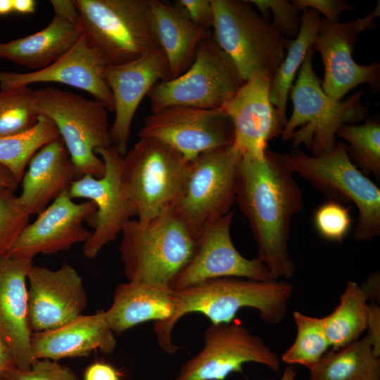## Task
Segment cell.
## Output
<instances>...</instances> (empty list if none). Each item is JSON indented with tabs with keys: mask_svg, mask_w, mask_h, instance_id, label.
I'll return each mask as SVG.
<instances>
[{
	"mask_svg": "<svg viewBox=\"0 0 380 380\" xmlns=\"http://www.w3.org/2000/svg\"><path fill=\"white\" fill-rule=\"evenodd\" d=\"M286 153L267 148L262 156H242L236 202L247 218L258 256L272 279H290L295 265L289 252L293 218L303 207V196Z\"/></svg>",
	"mask_w": 380,
	"mask_h": 380,
	"instance_id": "1",
	"label": "cell"
},
{
	"mask_svg": "<svg viewBox=\"0 0 380 380\" xmlns=\"http://www.w3.org/2000/svg\"><path fill=\"white\" fill-rule=\"evenodd\" d=\"M293 287L286 280L260 281L238 277L207 279L187 287L173 290L175 312L163 323L155 322L153 331L159 346L167 354L179 348L172 341V331L178 320L197 312L210 324L229 323L243 308L256 310L262 320L281 323L286 314Z\"/></svg>",
	"mask_w": 380,
	"mask_h": 380,
	"instance_id": "2",
	"label": "cell"
},
{
	"mask_svg": "<svg viewBox=\"0 0 380 380\" xmlns=\"http://www.w3.org/2000/svg\"><path fill=\"white\" fill-rule=\"evenodd\" d=\"M119 250L127 281L168 286L190 260L195 239L172 208L148 222L128 221Z\"/></svg>",
	"mask_w": 380,
	"mask_h": 380,
	"instance_id": "3",
	"label": "cell"
},
{
	"mask_svg": "<svg viewBox=\"0 0 380 380\" xmlns=\"http://www.w3.org/2000/svg\"><path fill=\"white\" fill-rule=\"evenodd\" d=\"M314 52L312 46L290 90L293 108L281 137L284 141L291 139L295 148L305 145L312 156H317L334 147L336 132L341 125L361 121L367 109L361 102L362 91L338 101L324 92L312 68Z\"/></svg>",
	"mask_w": 380,
	"mask_h": 380,
	"instance_id": "4",
	"label": "cell"
},
{
	"mask_svg": "<svg viewBox=\"0 0 380 380\" xmlns=\"http://www.w3.org/2000/svg\"><path fill=\"white\" fill-rule=\"evenodd\" d=\"M83 34L107 66L161 49L151 15V0H74Z\"/></svg>",
	"mask_w": 380,
	"mask_h": 380,
	"instance_id": "5",
	"label": "cell"
},
{
	"mask_svg": "<svg viewBox=\"0 0 380 380\" xmlns=\"http://www.w3.org/2000/svg\"><path fill=\"white\" fill-rule=\"evenodd\" d=\"M213 36L246 82L257 73L273 78L284 56L289 39L260 15L247 0H210Z\"/></svg>",
	"mask_w": 380,
	"mask_h": 380,
	"instance_id": "6",
	"label": "cell"
},
{
	"mask_svg": "<svg viewBox=\"0 0 380 380\" xmlns=\"http://www.w3.org/2000/svg\"><path fill=\"white\" fill-rule=\"evenodd\" d=\"M286 156L294 172L331 201L355 204L359 215L355 240L365 241L379 236L380 190L352 163L346 144L339 141L321 156L293 150Z\"/></svg>",
	"mask_w": 380,
	"mask_h": 380,
	"instance_id": "7",
	"label": "cell"
},
{
	"mask_svg": "<svg viewBox=\"0 0 380 380\" xmlns=\"http://www.w3.org/2000/svg\"><path fill=\"white\" fill-rule=\"evenodd\" d=\"M241 157L232 145L205 151L189 162L171 208L194 239L204 226L231 212Z\"/></svg>",
	"mask_w": 380,
	"mask_h": 380,
	"instance_id": "8",
	"label": "cell"
},
{
	"mask_svg": "<svg viewBox=\"0 0 380 380\" xmlns=\"http://www.w3.org/2000/svg\"><path fill=\"white\" fill-rule=\"evenodd\" d=\"M39 114L56 125L73 163L76 179L101 177L105 165L95 150L113 145L108 110L99 101L55 87L35 90Z\"/></svg>",
	"mask_w": 380,
	"mask_h": 380,
	"instance_id": "9",
	"label": "cell"
},
{
	"mask_svg": "<svg viewBox=\"0 0 380 380\" xmlns=\"http://www.w3.org/2000/svg\"><path fill=\"white\" fill-rule=\"evenodd\" d=\"M187 160L168 144L140 137L122 159V180L137 220L148 222L171 208L184 181Z\"/></svg>",
	"mask_w": 380,
	"mask_h": 380,
	"instance_id": "10",
	"label": "cell"
},
{
	"mask_svg": "<svg viewBox=\"0 0 380 380\" xmlns=\"http://www.w3.org/2000/svg\"><path fill=\"white\" fill-rule=\"evenodd\" d=\"M229 56L213 33L198 46L195 59L183 74L157 82L148 91L151 113L171 106L222 108L243 84Z\"/></svg>",
	"mask_w": 380,
	"mask_h": 380,
	"instance_id": "11",
	"label": "cell"
},
{
	"mask_svg": "<svg viewBox=\"0 0 380 380\" xmlns=\"http://www.w3.org/2000/svg\"><path fill=\"white\" fill-rule=\"evenodd\" d=\"M95 153L104 163L103 176L86 175L75 179L68 189L72 199L91 201L96 206L94 215L87 221L93 232L82 246L83 255L89 259L116 240L125 224L136 216L122 180L123 155L113 145L98 148Z\"/></svg>",
	"mask_w": 380,
	"mask_h": 380,
	"instance_id": "12",
	"label": "cell"
},
{
	"mask_svg": "<svg viewBox=\"0 0 380 380\" xmlns=\"http://www.w3.org/2000/svg\"><path fill=\"white\" fill-rule=\"evenodd\" d=\"M247 362L280 370L278 355L240 322L210 324L202 350L181 367L175 380H225L234 372L242 373Z\"/></svg>",
	"mask_w": 380,
	"mask_h": 380,
	"instance_id": "13",
	"label": "cell"
},
{
	"mask_svg": "<svg viewBox=\"0 0 380 380\" xmlns=\"http://www.w3.org/2000/svg\"><path fill=\"white\" fill-rule=\"evenodd\" d=\"M380 15L379 1L367 15L344 23H330L321 18L312 44L320 53L324 67L321 83L324 92L334 101H341L351 89L367 84L372 92L380 89V64L357 63L353 53L360 33L376 27L374 19Z\"/></svg>",
	"mask_w": 380,
	"mask_h": 380,
	"instance_id": "14",
	"label": "cell"
},
{
	"mask_svg": "<svg viewBox=\"0 0 380 380\" xmlns=\"http://www.w3.org/2000/svg\"><path fill=\"white\" fill-rule=\"evenodd\" d=\"M138 137L160 140L191 161L201 153L234 142L232 122L222 108L171 106L144 120Z\"/></svg>",
	"mask_w": 380,
	"mask_h": 380,
	"instance_id": "15",
	"label": "cell"
},
{
	"mask_svg": "<svg viewBox=\"0 0 380 380\" xmlns=\"http://www.w3.org/2000/svg\"><path fill=\"white\" fill-rule=\"evenodd\" d=\"M233 215L231 211L202 228L195 238L190 260L170 284L172 290L224 277L272 279L260 260L257 258L248 259L235 248L230 233Z\"/></svg>",
	"mask_w": 380,
	"mask_h": 380,
	"instance_id": "16",
	"label": "cell"
},
{
	"mask_svg": "<svg viewBox=\"0 0 380 380\" xmlns=\"http://www.w3.org/2000/svg\"><path fill=\"white\" fill-rule=\"evenodd\" d=\"M95 212L92 201L76 203L65 190L25 226L7 255L33 260L38 254H55L84 243L91 232L83 222Z\"/></svg>",
	"mask_w": 380,
	"mask_h": 380,
	"instance_id": "17",
	"label": "cell"
},
{
	"mask_svg": "<svg viewBox=\"0 0 380 380\" xmlns=\"http://www.w3.org/2000/svg\"><path fill=\"white\" fill-rule=\"evenodd\" d=\"M29 323L32 334L60 327L82 315L88 298L72 265L56 270L32 265L27 274Z\"/></svg>",
	"mask_w": 380,
	"mask_h": 380,
	"instance_id": "18",
	"label": "cell"
},
{
	"mask_svg": "<svg viewBox=\"0 0 380 380\" xmlns=\"http://www.w3.org/2000/svg\"><path fill=\"white\" fill-rule=\"evenodd\" d=\"M271 77L254 75L220 108L230 118L234 146L242 156H262L271 139L281 135L284 124L270 99Z\"/></svg>",
	"mask_w": 380,
	"mask_h": 380,
	"instance_id": "19",
	"label": "cell"
},
{
	"mask_svg": "<svg viewBox=\"0 0 380 380\" xmlns=\"http://www.w3.org/2000/svg\"><path fill=\"white\" fill-rule=\"evenodd\" d=\"M105 77L110 89L115 118L110 127L112 144L122 155L127 152L130 129L141 100L158 82L171 79L167 57L162 49L134 61L107 66Z\"/></svg>",
	"mask_w": 380,
	"mask_h": 380,
	"instance_id": "20",
	"label": "cell"
},
{
	"mask_svg": "<svg viewBox=\"0 0 380 380\" xmlns=\"http://www.w3.org/2000/svg\"><path fill=\"white\" fill-rule=\"evenodd\" d=\"M107 65L85 36L50 65L25 73L0 71V89L6 90L37 82H58L91 94L108 111L114 103L105 77Z\"/></svg>",
	"mask_w": 380,
	"mask_h": 380,
	"instance_id": "21",
	"label": "cell"
},
{
	"mask_svg": "<svg viewBox=\"0 0 380 380\" xmlns=\"http://www.w3.org/2000/svg\"><path fill=\"white\" fill-rule=\"evenodd\" d=\"M31 259L0 258V336L9 347L15 368L26 370L36 361L32 355L27 274Z\"/></svg>",
	"mask_w": 380,
	"mask_h": 380,
	"instance_id": "22",
	"label": "cell"
},
{
	"mask_svg": "<svg viewBox=\"0 0 380 380\" xmlns=\"http://www.w3.org/2000/svg\"><path fill=\"white\" fill-rule=\"evenodd\" d=\"M115 334L106 321L105 310L81 315L54 329L32 334L33 358L58 361L63 358L88 356L98 350L104 355L115 349Z\"/></svg>",
	"mask_w": 380,
	"mask_h": 380,
	"instance_id": "23",
	"label": "cell"
},
{
	"mask_svg": "<svg viewBox=\"0 0 380 380\" xmlns=\"http://www.w3.org/2000/svg\"><path fill=\"white\" fill-rule=\"evenodd\" d=\"M27 166L20 183L18 199L30 215L42 212L76 179L73 163L61 137L41 147Z\"/></svg>",
	"mask_w": 380,
	"mask_h": 380,
	"instance_id": "24",
	"label": "cell"
},
{
	"mask_svg": "<svg viewBox=\"0 0 380 380\" xmlns=\"http://www.w3.org/2000/svg\"><path fill=\"white\" fill-rule=\"evenodd\" d=\"M175 312L173 290L168 286L127 281L118 284L112 305L105 310L108 324L115 334L144 322L169 321Z\"/></svg>",
	"mask_w": 380,
	"mask_h": 380,
	"instance_id": "25",
	"label": "cell"
},
{
	"mask_svg": "<svg viewBox=\"0 0 380 380\" xmlns=\"http://www.w3.org/2000/svg\"><path fill=\"white\" fill-rule=\"evenodd\" d=\"M153 26L165 53L171 79L186 72L193 63L200 44L212 34L196 25L177 3L151 0Z\"/></svg>",
	"mask_w": 380,
	"mask_h": 380,
	"instance_id": "26",
	"label": "cell"
},
{
	"mask_svg": "<svg viewBox=\"0 0 380 380\" xmlns=\"http://www.w3.org/2000/svg\"><path fill=\"white\" fill-rule=\"evenodd\" d=\"M83 35L81 24L54 13L42 30L0 43V58L37 70L43 69L68 51Z\"/></svg>",
	"mask_w": 380,
	"mask_h": 380,
	"instance_id": "27",
	"label": "cell"
},
{
	"mask_svg": "<svg viewBox=\"0 0 380 380\" xmlns=\"http://www.w3.org/2000/svg\"><path fill=\"white\" fill-rule=\"evenodd\" d=\"M309 371V380H380V358L366 334L336 350L327 351Z\"/></svg>",
	"mask_w": 380,
	"mask_h": 380,
	"instance_id": "28",
	"label": "cell"
},
{
	"mask_svg": "<svg viewBox=\"0 0 380 380\" xmlns=\"http://www.w3.org/2000/svg\"><path fill=\"white\" fill-rule=\"evenodd\" d=\"M319 14L313 9H307L300 16V27L297 37L289 39L287 53L272 79L270 99L279 115L286 124L288 95L295 75L301 66L308 51L312 46L318 32Z\"/></svg>",
	"mask_w": 380,
	"mask_h": 380,
	"instance_id": "29",
	"label": "cell"
},
{
	"mask_svg": "<svg viewBox=\"0 0 380 380\" xmlns=\"http://www.w3.org/2000/svg\"><path fill=\"white\" fill-rule=\"evenodd\" d=\"M361 286L348 281L336 308L323 317L329 346L336 350L360 338L367 330L369 303Z\"/></svg>",
	"mask_w": 380,
	"mask_h": 380,
	"instance_id": "30",
	"label": "cell"
},
{
	"mask_svg": "<svg viewBox=\"0 0 380 380\" xmlns=\"http://www.w3.org/2000/svg\"><path fill=\"white\" fill-rule=\"evenodd\" d=\"M60 137L54 122L40 114L30 129L15 135L0 137V164L6 167L20 183L33 155L46 144Z\"/></svg>",
	"mask_w": 380,
	"mask_h": 380,
	"instance_id": "31",
	"label": "cell"
},
{
	"mask_svg": "<svg viewBox=\"0 0 380 380\" xmlns=\"http://www.w3.org/2000/svg\"><path fill=\"white\" fill-rule=\"evenodd\" d=\"M336 136L348 143V156L355 166L365 175L372 174L380 179V122L368 119L361 125L345 124L337 130Z\"/></svg>",
	"mask_w": 380,
	"mask_h": 380,
	"instance_id": "32",
	"label": "cell"
},
{
	"mask_svg": "<svg viewBox=\"0 0 380 380\" xmlns=\"http://www.w3.org/2000/svg\"><path fill=\"white\" fill-rule=\"evenodd\" d=\"M293 317L297 329L296 339L282 355L281 360L289 365H300L310 370L330 347L324 319L299 311H295Z\"/></svg>",
	"mask_w": 380,
	"mask_h": 380,
	"instance_id": "33",
	"label": "cell"
},
{
	"mask_svg": "<svg viewBox=\"0 0 380 380\" xmlns=\"http://www.w3.org/2000/svg\"><path fill=\"white\" fill-rule=\"evenodd\" d=\"M39 115L35 90L23 86L0 91V137L30 129Z\"/></svg>",
	"mask_w": 380,
	"mask_h": 380,
	"instance_id": "34",
	"label": "cell"
},
{
	"mask_svg": "<svg viewBox=\"0 0 380 380\" xmlns=\"http://www.w3.org/2000/svg\"><path fill=\"white\" fill-rule=\"evenodd\" d=\"M15 189L0 187V258L6 256L30 215L21 205Z\"/></svg>",
	"mask_w": 380,
	"mask_h": 380,
	"instance_id": "35",
	"label": "cell"
},
{
	"mask_svg": "<svg viewBox=\"0 0 380 380\" xmlns=\"http://www.w3.org/2000/svg\"><path fill=\"white\" fill-rule=\"evenodd\" d=\"M350 206L331 201L320 205L314 215L316 231L324 239L341 243L351 228Z\"/></svg>",
	"mask_w": 380,
	"mask_h": 380,
	"instance_id": "36",
	"label": "cell"
},
{
	"mask_svg": "<svg viewBox=\"0 0 380 380\" xmlns=\"http://www.w3.org/2000/svg\"><path fill=\"white\" fill-rule=\"evenodd\" d=\"M262 17L270 20L271 13L273 17L271 23L274 28L289 39H295L300 30V17L299 11L290 1L287 0H251Z\"/></svg>",
	"mask_w": 380,
	"mask_h": 380,
	"instance_id": "37",
	"label": "cell"
},
{
	"mask_svg": "<svg viewBox=\"0 0 380 380\" xmlns=\"http://www.w3.org/2000/svg\"><path fill=\"white\" fill-rule=\"evenodd\" d=\"M1 378L3 380H78L69 367L46 359L37 360L26 370L15 367L6 372Z\"/></svg>",
	"mask_w": 380,
	"mask_h": 380,
	"instance_id": "38",
	"label": "cell"
},
{
	"mask_svg": "<svg viewBox=\"0 0 380 380\" xmlns=\"http://www.w3.org/2000/svg\"><path fill=\"white\" fill-rule=\"evenodd\" d=\"M291 2L299 11L313 9L333 23H338L342 12L354 9L351 4L342 0H293Z\"/></svg>",
	"mask_w": 380,
	"mask_h": 380,
	"instance_id": "39",
	"label": "cell"
},
{
	"mask_svg": "<svg viewBox=\"0 0 380 380\" xmlns=\"http://www.w3.org/2000/svg\"><path fill=\"white\" fill-rule=\"evenodd\" d=\"M189 19L197 26L211 30L213 24V10L210 0H177Z\"/></svg>",
	"mask_w": 380,
	"mask_h": 380,
	"instance_id": "40",
	"label": "cell"
},
{
	"mask_svg": "<svg viewBox=\"0 0 380 380\" xmlns=\"http://www.w3.org/2000/svg\"><path fill=\"white\" fill-rule=\"evenodd\" d=\"M367 335L368 336L374 355L380 356V308L378 303L369 304V319L367 323Z\"/></svg>",
	"mask_w": 380,
	"mask_h": 380,
	"instance_id": "41",
	"label": "cell"
},
{
	"mask_svg": "<svg viewBox=\"0 0 380 380\" xmlns=\"http://www.w3.org/2000/svg\"><path fill=\"white\" fill-rule=\"evenodd\" d=\"M84 380H120L117 370L108 363L96 362L89 365Z\"/></svg>",
	"mask_w": 380,
	"mask_h": 380,
	"instance_id": "42",
	"label": "cell"
},
{
	"mask_svg": "<svg viewBox=\"0 0 380 380\" xmlns=\"http://www.w3.org/2000/svg\"><path fill=\"white\" fill-rule=\"evenodd\" d=\"M51 4L54 10V13H59L68 19L82 25L80 14L73 1L51 0Z\"/></svg>",
	"mask_w": 380,
	"mask_h": 380,
	"instance_id": "43",
	"label": "cell"
},
{
	"mask_svg": "<svg viewBox=\"0 0 380 380\" xmlns=\"http://www.w3.org/2000/svg\"><path fill=\"white\" fill-rule=\"evenodd\" d=\"M366 295L367 300L376 303L380 297V275L379 272H374L369 274L365 282L360 286Z\"/></svg>",
	"mask_w": 380,
	"mask_h": 380,
	"instance_id": "44",
	"label": "cell"
},
{
	"mask_svg": "<svg viewBox=\"0 0 380 380\" xmlns=\"http://www.w3.org/2000/svg\"><path fill=\"white\" fill-rule=\"evenodd\" d=\"M15 367L13 354L0 336V378L8 371Z\"/></svg>",
	"mask_w": 380,
	"mask_h": 380,
	"instance_id": "45",
	"label": "cell"
},
{
	"mask_svg": "<svg viewBox=\"0 0 380 380\" xmlns=\"http://www.w3.org/2000/svg\"><path fill=\"white\" fill-rule=\"evenodd\" d=\"M18 184L12 172L6 167L0 164V187L16 189Z\"/></svg>",
	"mask_w": 380,
	"mask_h": 380,
	"instance_id": "46",
	"label": "cell"
},
{
	"mask_svg": "<svg viewBox=\"0 0 380 380\" xmlns=\"http://www.w3.org/2000/svg\"><path fill=\"white\" fill-rule=\"evenodd\" d=\"M13 11L22 14L34 13L36 1L34 0H13Z\"/></svg>",
	"mask_w": 380,
	"mask_h": 380,
	"instance_id": "47",
	"label": "cell"
},
{
	"mask_svg": "<svg viewBox=\"0 0 380 380\" xmlns=\"http://www.w3.org/2000/svg\"><path fill=\"white\" fill-rule=\"evenodd\" d=\"M296 375L297 370L292 365H288L284 369L281 377L279 380H294Z\"/></svg>",
	"mask_w": 380,
	"mask_h": 380,
	"instance_id": "48",
	"label": "cell"
},
{
	"mask_svg": "<svg viewBox=\"0 0 380 380\" xmlns=\"http://www.w3.org/2000/svg\"><path fill=\"white\" fill-rule=\"evenodd\" d=\"M13 11V0H0V15H7Z\"/></svg>",
	"mask_w": 380,
	"mask_h": 380,
	"instance_id": "49",
	"label": "cell"
},
{
	"mask_svg": "<svg viewBox=\"0 0 380 380\" xmlns=\"http://www.w3.org/2000/svg\"><path fill=\"white\" fill-rule=\"evenodd\" d=\"M0 380H3L2 378H0Z\"/></svg>",
	"mask_w": 380,
	"mask_h": 380,
	"instance_id": "50",
	"label": "cell"
},
{
	"mask_svg": "<svg viewBox=\"0 0 380 380\" xmlns=\"http://www.w3.org/2000/svg\"><path fill=\"white\" fill-rule=\"evenodd\" d=\"M294 380H296V379Z\"/></svg>",
	"mask_w": 380,
	"mask_h": 380,
	"instance_id": "51",
	"label": "cell"
}]
</instances>
